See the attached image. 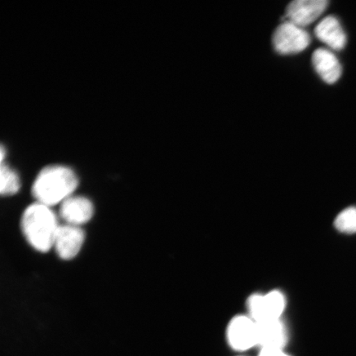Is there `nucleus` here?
<instances>
[{"mask_svg": "<svg viewBox=\"0 0 356 356\" xmlns=\"http://www.w3.org/2000/svg\"><path fill=\"white\" fill-rule=\"evenodd\" d=\"M93 206L90 200L83 197H70L61 203L60 216L67 224L79 226L92 219Z\"/></svg>", "mask_w": 356, "mask_h": 356, "instance_id": "1a4fd4ad", "label": "nucleus"}, {"mask_svg": "<svg viewBox=\"0 0 356 356\" xmlns=\"http://www.w3.org/2000/svg\"><path fill=\"white\" fill-rule=\"evenodd\" d=\"M327 6V0H296L287 7V19L302 29L317 20Z\"/></svg>", "mask_w": 356, "mask_h": 356, "instance_id": "0eeeda50", "label": "nucleus"}, {"mask_svg": "<svg viewBox=\"0 0 356 356\" xmlns=\"http://www.w3.org/2000/svg\"><path fill=\"white\" fill-rule=\"evenodd\" d=\"M289 332L282 319L257 323V347L260 350H284Z\"/></svg>", "mask_w": 356, "mask_h": 356, "instance_id": "423d86ee", "label": "nucleus"}, {"mask_svg": "<svg viewBox=\"0 0 356 356\" xmlns=\"http://www.w3.org/2000/svg\"><path fill=\"white\" fill-rule=\"evenodd\" d=\"M86 235L79 226L65 225L59 227L56 235L54 247L62 259L70 260L78 255Z\"/></svg>", "mask_w": 356, "mask_h": 356, "instance_id": "6e6552de", "label": "nucleus"}, {"mask_svg": "<svg viewBox=\"0 0 356 356\" xmlns=\"http://www.w3.org/2000/svg\"><path fill=\"white\" fill-rule=\"evenodd\" d=\"M310 42L309 33L289 21L280 25L273 35L275 50L282 55L296 54L305 51Z\"/></svg>", "mask_w": 356, "mask_h": 356, "instance_id": "39448f33", "label": "nucleus"}, {"mask_svg": "<svg viewBox=\"0 0 356 356\" xmlns=\"http://www.w3.org/2000/svg\"><path fill=\"white\" fill-rule=\"evenodd\" d=\"M226 339L235 351L244 353L257 346V323L250 316H235L226 329Z\"/></svg>", "mask_w": 356, "mask_h": 356, "instance_id": "20e7f679", "label": "nucleus"}, {"mask_svg": "<svg viewBox=\"0 0 356 356\" xmlns=\"http://www.w3.org/2000/svg\"><path fill=\"white\" fill-rule=\"evenodd\" d=\"M77 186L78 178L70 168L50 166L42 169L35 178L33 194L38 202L51 207L71 197Z\"/></svg>", "mask_w": 356, "mask_h": 356, "instance_id": "f257e3e1", "label": "nucleus"}, {"mask_svg": "<svg viewBox=\"0 0 356 356\" xmlns=\"http://www.w3.org/2000/svg\"><path fill=\"white\" fill-rule=\"evenodd\" d=\"M22 233L35 250L46 252L54 246L59 225L51 208L37 202L26 209L22 215Z\"/></svg>", "mask_w": 356, "mask_h": 356, "instance_id": "f03ea898", "label": "nucleus"}, {"mask_svg": "<svg viewBox=\"0 0 356 356\" xmlns=\"http://www.w3.org/2000/svg\"><path fill=\"white\" fill-rule=\"evenodd\" d=\"M315 35L320 41L333 50L341 51L346 44V35L337 17L327 16L315 29Z\"/></svg>", "mask_w": 356, "mask_h": 356, "instance_id": "9d476101", "label": "nucleus"}, {"mask_svg": "<svg viewBox=\"0 0 356 356\" xmlns=\"http://www.w3.org/2000/svg\"><path fill=\"white\" fill-rule=\"evenodd\" d=\"M286 305V296L277 289L253 293L247 301L248 314L257 323L282 319Z\"/></svg>", "mask_w": 356, "mask_h": 356, "instance_id": "7ed1b4c3", "label": "nucleus"}, {"mask_svg": "<svg viewBox=\"0 0 356 356\" xmlns=\"http://www.w3.org/2000/svg\"><path fill=\"white\" fill-rule=\"evenodd\" d=\"M258 356H291L284 350H260Z\"/></svg>", "mask_w": 356, "mask_h": 356, "instance_id": "4468645a", "label": "nucleus"}, {"mask_svg": "<svg viewBox=\"0 0 356 356\" xmlns=\"http://www.w3.org/2000/svg\"><path fill=\"white\" fill-rule=\"evenodd\" d=\"M316 72L323 81L334 83L340 79L342 68L339 60L333 53L327 49L319 48L314 52L312 58Z\"/></svg>", "mask_w": 356, "mask_h": 356, "instance_id": "9b49d317", "label": "nucleus"}, {"mask_svg": "<svg viewBox=\"0 0 356 356\" xmlns=\"http://www.w3.org/2000/svg\"><path fill=\"white\" fill-rule=\"evenodd\" d=\"M336 229L344 234L356 233V207H349L342 211L334 222Z\"/></svg>", "mask_w": 356, "mask_h": 356, "instance_id": "ddd939ff", "label": "nucleus"}, {"mask_svg": "<svg viewBox=\"0 0 356 356\" xmlns=\"http://www.w3.org/2000/svg\"><path fill=\"white\" fill-rule=\"evenodd\" d=\"M0 191L3 195H12L20 188L19 177L17 173L4 163H1L0 170Z\"/></svg>", "mask_w": 356, "mask_h": 356, "instance_id": "f8f14e48", "label": "nucleus"}]
</instances>
